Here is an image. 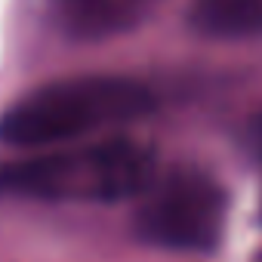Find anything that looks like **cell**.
Listing matches in <instances>:
<instances>
[{
    "label": "cell",
    "mask_w": 262,
    "mask_h": 262,
    "mask_svg": "<svg viewBox=\"0 0 262 262\" xmlns=\"http://www.w3.org/2000/svg\"><path fill=\"white\" fill-rule=\"evenodd\" d=\"M247 148L262 164V111H256L250 117V123H247Z\"/></svg>",
    "instance_id": "cell-6"
},
{
    "label": "cell",
    "mask_w": 262,
    "mask_h": 262,
    "mask_svg": "<svg viewBox=\"0 0 262 262\" xmlns=\"http://www.w3.org/2000/svg\"><path fill=\"white\" fill-rule=\"evenodd\" d=\"M253 262H262V253H259V256H256V259H253Z\"/></svg>",
    "instance_id": "cell-7"
},
{
    "label": "cell",
    "mask_w": 262,
    "mask_h": 262,
    "mask_svg": "<svg viewBox=\"0 0 262 262\" xmlns=\"http://www.w3.org/2000/svg\"><path fill=\"white\" fill-rule=\"evenodd\" d=\"M133 234L158 250L210 253L219 247L228 216L222 185L194 167L155 176L136 198Z\"/></svg>",
    "instance_id": "cell-3"
},
{
    "label": "cell",
    "mask_w": 262,
    "mask_h": 262,
    "mask_svg": "<svg viewBox=\"0 0 262 262\" xmlns=\"http://www.w3.org/2000/svg\"><path fill=\"white\" fill-rule=\"evenodd\" d=\"M151 179L155 151L126 136L0 161V198L22 201L120 204L139 198Z\"/></svg>",
    "instance_id": "cell-2"
},
{
    "label": "cell",
    "mask_w": 262,
    "mask_h": 262,
    "mask_svg": "<svg viewBox=\"0 0 262 262\" xmlns=\"http://www.w3.org/2000/svg\"><path fill=\"white\" fill-rule=\"evenodd\" d=\"M155 111L142 80L123 74H74L40 83L0 114V145L22 151L65 148L111 133Z\"/></svg>",
    "instance_id": "cell-1"
},
{
    "label": "cell",
    "mask_w": 262,
    "mask_h": 262,
    "mask_svg": "<svg viewBox=\"0 0 262 262\" xmlns=\"http://www.w3.org/2000/svg\"><path fill=\"white\" fill-rule=\"evenodd\" d=\"M188 25L207 40H262V0H191Z\"/></svg>",
    "instance_id": "cell-5"
},
{
    "label": "cell",
    "mask_w": 262,
    "mask_h": 262,
    "mask_svg": "<svg viewBox=\"0 0 262 262\" xmlns=\"http://www.w3.org/2000/svg\"><path fill=\"white\" fill-rule=\"evenodd\" d=\"M59 31L77 43L114 40L142 25L151 0H50Z\"/></svg>",
    "instance_id": "cell-4"
}]
</instances>
